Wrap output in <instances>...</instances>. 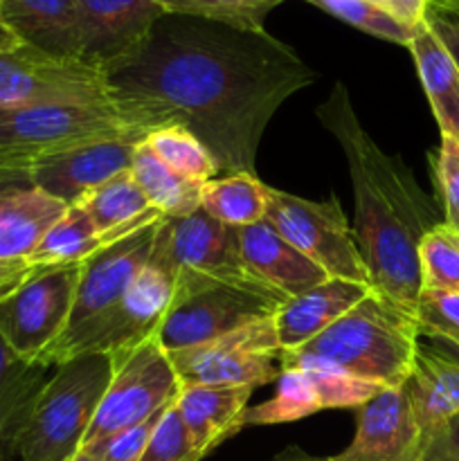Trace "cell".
Returning <instances> with one entry per match:
<instances>
[{
	"instance_id": "obj_5",
	"label": "cell",
	"mask_w": 459,
	"mask_h": 461,
	"mask_svg": "<svg viewBox=\"0 0 459 461\" xmlns=\"http://www.w3.org/2000/svg\"><path fill=\"white\" fill-rule=\"evenodd\" d=\"M176 279H178V268L156 237L147 266L140 270L124 297L106 313L63 333L45 363L61 365L86 354L112 356L117 351L133 349L148 338H156L169 311Z\"/></svg>"
},
{
	"instance_id": "obj_30",
	"label": "cell",
	"mask_w": 459,
	"mask_h": 461,
	"mask_svg": "<svg viewBox=\"0 0 459 461\" xmlns=\"http://www.w3.org/2000/svg\"><path fill=\"white\" fill-rule=\"evenodd\" d=\"M106 246H111V241L97 232L88 214L79 205H70L27 259L39 268L81 264Z\"/></svg>"
},
{
	"instance_id": "obj_25",
	"label": "cell",
	"mask_w": 459,
	"mask_h": 461,
	"mask_svg": "<svg viewBox=\"0 0 459 461\" xmlns=\"http://www.w3.org/2000/svg\"><path fill=\"white\" fill-rule=\"evenodd\" d=\"M423 435L459 417V365L418 342L412 376L405 383Z\"/></svg>"
},
{
	"instance_id": "obj_3",
	"label": "cell",
	"mask_w": 459,
	"mask_h": 461,
	"mask_svg": "<svg viewBox=\"0 0 459 461\" xmlns=\"http://www.w3.org/2000/svg\"><path fill=\"white\" fill-rule=\"evenodd\" d=\"M418 342L417 315L372 291L313 340L282 349V367H320L378 387H400L412 376Z\"/></svg>"
},
{
	"instance_id": "obj_6",
	"label": "cell",
	"mask_w": 459,
	"mask_h": 461,
	"mask_svg": "<svg viewBox=\"0 0 459 461\" xmlns=\"http://www.w3.org/2000/svg\"><path fill=\"white\" fill-rule=\"evenodd\" d=\"M284 302L273 293L178 270L174 297L156 338L166 354L189 349L273 318Z\"/></svg>"
},
{
	"instance_id": "obj_16",
	"label": "cell",
	"mask_w": 459,
	"mask_h": 461,
	"mask_svg": "<svg viewBox=\"0 0 459 461\" xmlns=\"http://www.w3.org/2000/svg\"><path fill=\"white\" fill-rule=\"evenodd\" d=\"M160 223L162 221L147 225V228L102 248L93 257L81 261L79 284H76L75 304H72L66 333L106 313L124 297V293L129 291V286L151 257Z\"/></svg>"
},
{
	"instance_id": "obj_11",
	"label": "cell",
	"mask_w": 459,
	"mask_h": 461,
	"mask_svg": "<svg viewBox=\"0 0 459 461\" xmlns=\"http://www.w3.org/2000/svg\"><path fill=\"white\" fill-rule=\"evenodd\" d=\"M144 140L112 106H30L0 111V149L39 160L43 156L104 142Z\"/></svg>"
},
{
	"instance_id": "obj_45",
	"label": "cell",
	"mask_w": 459,
	"mask_h": 461,
	"mask_svg": "<svg viewBox=\"0 0 459 461\" xmlns=\"http://www.w3.org/2000/svg\"><path fill=\"white\" fill-rule=\"evenodd\" d=\"M428 14H441L459 21V0H428Z\"/></svg>"
},
{
	"instance_id": "obj_27",
	"label": "cell",
	"mask_w": 459,
	"mask_h": 461,
	"mask_svg": "<svg viewBox=\"0 0 459 461\" xmlns=\"http://www.w3.org/2000/svg\"><path fill=\"white\" fill-rule=\"evenodd\" d=\"M52 372L54 365L22 358L0 336V455L9 450L32 401Z\"/></svg>"
},
{
	"instance_id": "obj_9",
	"label": "cell",
	"mask_w": 459,
	"mask_h": 461,
	"mask_svg": "<svg viewBox=\"0 0 459 461\" xmlns=\"http://www.w3.org/2000/svg\"><path fill=\"white\" fill-rule=\"evenodd\" d=\"M266 221L297 250L327 270L328 277L372 286L358 239L351 232L338 198L306 201L295 194L268 187Z\"/></svg>"
},
{
	"instance_id": "obj_39",
	"label": "cell",
	"mask_w": 459,
	"mask_h": 461,
	"mask_svg": "<svg viewBox=\"0 0 459 461\" xmlns=\"http://www.w3.org/2000/svg\"><path fill=\"white\" fill-rule=\"evenodd\" d=\"M421 461H459V417L448 419L423 435Z\"/></svg>"
},
{
	"instance_id": "obj_21",
	"label": "cell",
	"mask_w": 459,
	"mask_h": 461,
	"mask_svg": "<svg viewBox=\"0 0 459 461\" xmlns=\"http://www.w3.org/2000/svg\"><path fill=\"white\" fill-rule=\"evenodd\" d=\"M252 387L230 385H180L176 408L192 435L201 459L216 446L243 430Z\"/></svg>"
},
{
	"instance_id": "obj_22",
	"label": "cell",
	"mask_w": 459,
	"mask_h": 461,
	"mask_svg": "<svg viewBox=\"0 0 459 461\" xmlns=\"http://www.w3.org/2000/svg\"><path fill=\"white\" fill-rule=\"evenodd\" d=\"M0 12L22 45L79 59L76 0H0Z\"/></svg>"
},
{
	"instance_id": "obj_38",
	"label": "cell",
	"mask_w": 459,
	"mask_h": 461,
	"mask_svg": "<svg viewBox=\"0 0 459 461\" xmlns=\"http://www.w3.org/2000/svg\"><path fill=\"white\" fill-rule=\"evenodd\" d=\"M417 320L418 331L432 329L459 336V293H421Z\"/></svg>"
},
{
	"instance_id": "obj_43",
	"label": "cell",
	"mask_w": 459,
	"mask_h": 461,
	"mask_svg": "<svg viewBox=\"0 0 459 461\" xmlns=\"http://www.w3.org/2000/svg\"><path fill=\"white\" fill-rule=\"evenodd\" d=\"M30 169L32 167L0 165V205H3L7 198L34 187L30 178Z\"/></svg>"
},
{
	"instance_id": "obj_44",
	"label": "cell",
	"mask_w": 459,
	"mask_h": 461,
	"mask_svg": "<svg viewBox=\"0 0 459 461\" xmlns=\"http://www.w3.org/2000/svg\"><path fill=\"white\" fill-rule=\"evenodd\" d=\"M418 336H421L423 345L459 365V336H454V333L432 331V329H421Z\"/></svg>"
},
{
	"instance_id": "obj_40",
	"label": "cell",
	"mask_w": 459,
	"mask_h": 461,
	"mask_svg": "<svg viewBox=\"0 0 459 461\" xmlns=\"http://www.w3.org/2000/svg\"><path fill=\"white\" fill-rule=\"evenodd\" d=\"M43 268L32 264L30 259H9L0 261V302L7 300L9 295L18 291L21 286H25L36 273H40Z\"/></svg>"
},
{
	"instance_id": "obj_26",
	"label": "cell",
	"mask_w": 459,
	"mask_h": 461,
	"mask_svg": "<svg viewBox=\"0 0 459 461\" xmlns=\"http://www.w3.org/2000/svg\"><path fill=\"white\" fill-rule=\"evenodd\" d=\"M68 210L43 189L30 187L0 205V261L25 259Z\"/></svg>"
},
{
	"instance_id": "obj_24",
	"label": "cell",
	"mask_w": 459,
	"mask_h": 461,
	"mask_svg": "<svg viewBox=\"0 0 459 461\" xmlns=\"http://www.w3.org/2000/svg\"><path fill=\"white\" fill-rule=\"evenodd\" d=\"M408 50L412 52L418 79L430 102L441 135H450L459 124V70L446 45L423 21L414 30Z\"/></svg>"
},
{
	"instance_id": "obj_8",
	"label": "cell",
	"mask_w": 459,
	"mask_h": 461,
	"mask_svg": "<svg viewBox=\"0 0 459 461\" xmlns=\"http://www.w3.org/2000/svg\"><path fill=\"white\" fill-rule=\"evenodd\" d=\"M111 367V381L86 432L84 446L138 426L171 403L180 390L178 374L158 338L112 354Z\"/></svg>"
},
{
	"instance_id": "obj_28",
	"label": "cell",
	"mask_w": 459,
	"mask_h": 461,
	"mask_svg": "<svg viewBox=\"0 0 459 461\" xmlns=\"http://www.w3.org/2000/svg\"><path fill=\"white\" fill-rule=\"evenodd\" d=\"M130 174L153 207L165 219H180L201 210V183L183 178L171 171L147 142H140L130 158Z\"/></svg>"
},
{
	"instance_id": "obj_1",
	"label": "cell",
	"mask_w": 459,
	"mask_h": 461,
	"mask_svg": "<svg viewBox=\"0 0 459 461\" xmlns=\"http://www.w3.org/2000/svg\"><path fill=\"white\" fill-rule=\"evenodd\" d=\"M111 106L147 138L178 124L225 174H255L274 111L315 72L268 32L166 14L142 48L104 72Z\"/></svg>"
},
{
	"instance_id": "obj_17",
	"label": "cell",
	"mask_w": 459,
	"mask_h": 461,
	"mask_svg": "<svg viewBox=\"0 0 459 461\" xmlns=\"http://www.w3.org/2000/svg\"><path fill=\"white\" fill-rule=\"evenodd\" d=\"M423 430L408 387H385L358 408L351 444L333 461H421Z\"/></svg>"
},
{
	"instance_id": "obj_35",
	"label": "cell",
	"mask_w": 459,
	"mask_h": 461,
	"mask_svg": "<svg viewBox=\"0 0 459 461\" xmlns=\"http://www.w3.org/2000/svg\"><path fill=\"white\" fill-rule=\"evenodd\" d=\"M140 461H201L192 435L176 408V399L162 410Z\"/></svg>"
},
{
	"instance_id": "obj_13",
	"label": "cell",
	"mask_w": 459,
	"mask_h": 461,
	"mask_svg": "<svg viewBox=\"0 0 459 461\" xmlns=\"http://www.w3.org/2000/svg\"><path fill=\"white\" fill-rule=\"evenodd\" d=\"M158 241L165 246L166 255L171 257L178 270H192V273L205 275V277L284 297L261 284L246 268L241 248H238L237 228H230V225L212 219L202 210L189 216H180V219H162L160 228H158Z\"/></svg>"
},
{
	"instance_id": "obj_12",
	"label": "cell",
	"mask_w": 459,
	"mask_h": 461,
	"mask_svg": "<svg viewBox=\"0 0 459 461\" xmlns=\"http://www.w3.org/2000/svg\"><path fill=\"white\" fill-rule=\"evenodd\" d=\"M79 270L81 264L43 268L0 302V336L18 356L45 363L70 322Z\"/></svg>"
},
{
	"instance_id": "obj_29",
	"label": "cell",
	"mask_w": 459,
	"mask_h": 461,
	"mask_svg": "<svg viewBox=\"0 0 459 461\" xmlns=\"http://www.w3.org/2000/svg\"><path fill=\"white\" fill-rule=\"evenodd\" d=\"M268 185L255 174H225L202 185L201 210L230 228H248L266 221Z\"/></svg>"
},
{
	"instance_id": "obj_34",
	"label": "cell",
	"mask_w": 459,
	"mask_h": 461,
	"mask_svg": "<svg viewBox=\"0 0 459 461\" xmlns=\"http://www.w3.org/2000/svg\"><path fill=\"white\" fill-rule=\"evenodd\" d=\"M306 3L349 23L351 27L364 32V34H372L376 39L390 41V43L396 45H405V48L410 45L414 30H417V27L412 30L405 23H400L399 18L387 14L374 0H306Z\"/></svg>"
},
{
	"instance_id": "obj_4",
	"label": "cell",
	"mask_w": 459,
	"mask_h": 461,
	"mask_svg": "<svg viewBox=\"0 0 459 461\" xmlns=\"http://www.w3.org/2000/svg\"><path fill=\"white\" fill-rule=\"evenodd\" d=\"M111 356L86 354L54 365L9 444L18 461H70L81 450L111 381Z\"/></svg>"
},
{
	"instance_id": "obj_48",
	"label": "cell",
	"mask_w": 459,
	"mask_h": 461,
	"mask_svg": "<svg viewBox=\"0 0 459 461\" xmlns=\"http://www.w3.org/2000/svg\"><path fill=\"white\" fill-rule=\"evenodd\" d=\"M0 165H21V167H32L34 165V160L27 156H22V153H14V151H4V149H0Z\"/></svg>"
},
{
	"instance_id": "obj_10",
	"label": "cell",
	"mask_w": 459,
	"mask_h": 461,
	"mask_svg": "<svg viewBox=\"0 0 459 461\" xmlns=\"http://www.w3.org/2000/svg\"><path fill=\"white\" fill-rule=\"evenodd\" d=\"M180 385L261 387L282 376V347L274 320L266 318L189 349L171 351Z\"/></svg>"
},
{
	"instance_id": "obj_15",
	"label": "cell",
	"mask_w": 459,
	"mask_h": 461,
	"mask_svg": "<svg viewBox=\"0 0 459 461\" xmlns=\"http://www.w3.org/2000/svg\"><path fill=\"white\" fill-rule=\"evenodd\" d=\"M385 387L320 367H288L277 378V392L266 403L246 410L243 426H274L310 417L322 410L363 408Z\"/></svg>"
},
{
	"instance_id": "obj_51",
	"label": "cell",
	"mask_w": 459,
	"mask_h": 461,
	"mask_svg": "<svg viewBox=\"0 0 459 461\" xmlns=\"http://www.w3.org/2000/svg\"><path fill=\"white\" fill-rule=\"evenodd\" d=\"M0 461H3V459H0Z\"/></svg>"
},
{
	"instance_id": "obj_7",
	"label": "cell",
	"mask_w": 459,
	"mask_h": 461,
	"mask_svg": "<svg viewBox=\"0 0 459 461\" xmlns=\"http://www.w3.org/2000/svg\"><path fill=\"white\" fill-rule=\"evenodd\" d=\"M30 106H111L106 75L75 57L32 45L0 52V111Z\"/></svg>"
},
{
	"instance_id": "obj_42",
	"label": "cell",
	"mask_w": 459,
	"mask_h": 461,
	"mask_svg": "<svg viewBox=\"0 0 459 461\" xmlns=\"http://www.w3.org/2000/svg\"><path fill=\"white\" fill-rule=\"evenodd\" d=\"M426 23L428 27L435 32L436 39L446 45V50H448L450 57L454 59L459 70V21L441 16V14H426Z\"/></svg>"
},
{
	"instance_id": "obj_37",
	"label": "cell",
	"mask_w": 459,
	"mask_h": 461,
	"mask_svg": "<svg viewBox=\"0 0 459 461\" xmlns=\"http://www.w3.org/2000/svg\"><path fill=\"white\" fill-rule=\"evenodd\" d=\"M435 176L446 223L459 230V142L453 135H441L439 151L435 158Z\"/></svg>"
},
{
	"instance_id": "obj_50",
	"label": "cell",
	"mask_w": 459,
	"mask_h": 461,
	"mask_svg": "<svg viewBox=\"0 0 459 461\" xmlns=\"http://www.w3.org/2000/svg\"><path fill=\"white\" fill-rule=\"evenodd\" d=\"M454 140H457V142H459V135H457V138H454Z\"/></svg>"
},
{
	"instance_id": "obj_14",
	"label": "cell",
	"mask_w": 459,
	"mask_h": 461,
	"mask_svg": "<svg viewBox=\"0 0 459 461\" xmlns=\"http://www.w3.org/2000/svg\"><path fill=\"white\" fill-rule=\"evenodd\" d=\"M162 16L160 0H76L79 59L111 70L142 48Z\"/></svg>"
},
{
	"instance_id": "obj_36",
	"label": "cell",
	"mask_w": 459,
	"mask_h": 461,
	"mask_svg": "<svg viewBox=\"0 0 459 461\" xmlns=\"http://www.w3.org/2000/svg\"><path fill=\"white\" fill-rule=\"evenodd\" d=\"M162 410H158L153 417L144 419V421L138 423V426H130L126 428V430L115 432V435L102 437V439L93 441V444L84 446V448L102 461H140L144 448H147L148 439H151V432L153 428H156L158 419H160Z\"/></svg>"
},
{
	"instance_id": "obj_46",
	"label": "cell",
	"mask_w": 459,
	"mask_h": 461,
	"mask_svg": "<svg viewBox=\"0 0 459 461\" xmlns=\"http://www.w3.org/2000/svg\"><path fill=\"white\" fill-rule=\"evenodd\" d=\"M270 461H333V457H313V455L302 453L300 448H286Z\"/></svg>"
},
{
	"instance_id": "obj_49",
	"label": "cell",
	"mask_w": 459,
	"mask_h": 461,
	"mask_svg": "<svg viewBox=\"0 0 459 461\" xmlns=\"http://www.w3.org/2000/svg\"><path fill=\"white\" fill-rule=\"evenodd\" d=\"M70 461H102V459H97V457H94V455H90L88 450H86V448H81L79 453H76L75 457H72Z\"/></svg>"
},
{
	"instance_id": "obj_19",
	"label": "cell",
	"mask_w": 459,
	"mask_h": 461,
	"mask_svg": "<svg viewBox=\"0 0 459 461\" xmlns=\"http://www.w3.org/2000/svg\"><path fill=\"white\" fill-rule=\"evenodd\" d=\"M237 232L246 268L286 300L328 279L327 270L286 241L268 221L237 228Z\"/></svg>"
},
{
	"instance_id": "obj_23",
	"label": "cell",
	"mask_w": 459,
	"mask_h": 461,
	"mask_svg": "<svg viewBox=\"0 0 459 461\" xmlns=\"http://www.w3.org/2000/svg\"><path fill=\"white\" fill-rule=\"evenodd\" d=\"M75 205L88 214L97 232L111 243L165 219L144 196L130 169L84 194Z\"/></svg>"
},
{
	"instance_id": "obj_41",
	"label": "cell",
	"mask_w": 459,
	"mask_h": 461,
	"mask_svg": "<svg viewBox=\"0 0 459 461\" xmlns=\"http://www.w3.org/2000/svg\"><path fill=\"white\" fill-rule=\"evenodd\" d=\"M374 3L412 30L426 21L428 0H374Z\"/></svg>"
},
{
	"instance_id": "obj_47",
	"label": "cell",
	"mask_w": 459,
	"mask_h": 461,
	"mask_svg": "<svg viewBox=\"0 0 459 461\" xmlns=\"http://www.w3.org/2000/svg\"><path fill=\"white\" fill-rule=\"evenodd\" d=\"M18 45H22V43L12 34V30L4 25L3 12H0V52H3V50H14V48H18Z\"/></svg>"
},
{
	"instance_id": "obj_33",
	"label": "cell",
	"mask_w": 459,
	"mask_h": 461,
	"mask_svg": "<svg viewBox=\"0 0 459 461\" xmlns=\"http://www.w3.org/2000/svg\"><path fill=\"white\" fill-rule=\"evenodd\" d=\"M166 14L220 23L243 32H266L264 21L284 0H160Z\"/></svg>"
},
{
	"instance_id": "obj_2",
	"label": "cell",
	"mask_w": 459,
	"mask_h": 461,
	"mask_svg": "<svg viewBox=\"0 0 459 461\" xmlns=\"http://www.w3.org/2000/svg\"><path fill=\"white\" fill-rule=\"evenodd\" d=\"M318 117L346 158L356 198V239L372 288L417 315L421 297L418 241L436 225L430 205L412 174L364 131L340 81L318 108Z\"/></svg>"
},
{
	"instance_id": "obj_18",
	"label": "cell",
	"mask_w": 459,
	"mask_h": 461,
	"mask_svg": "<svg viewBox=\"0 0 459 461\" xmlns=\"http://www.w3.org/2000/svg\"><path fill=\"white\" fill-rule=\"evenodd\" d=\"M140 142L142 140L133 138L104 140L43 156L32 165V185L70 207L84 194L93 192L117 174L129 171L130 158Z\"/></svg>"
},
{
	"instance_id": "obj_32",
	"label": "cell",
	"mask_w": 459,
	"mask_h": 461,
	"mask_svg": "<svg viewBox=\"0 0 459 461\" xmlns=\"http://www.w3.org/2000/svg\"><path fill=\"white\" fill-rule=\"evenodd\" d=\"M421 293H459V230L446 221L418 241Z\"/></svg>"
},
{
	"instance_id": "obj_31",
	"label": "cell",
	"mask_w": 459,
	"mask_h": 461,
	"mask_svg": "<svg viewBox=\"0 0 459 461\" xmlns=\"http://www.w3.org/2000/svg\"><path fill=\"white\" fill-rule=\"evenodd\" d=\"M144 142L171 171L192 183L205 185L207 180L216 178V174L220 171L210 149L184 126H162V129L151 131Z\"/></svg>"
},
{
	"instance_id": "obj_20",
	"label": "cell",
	"mask_w": 459,
	"mask_h": 461,
	"mask_svg": "<svg viewBox=\"0 0 459 461\" xmlns=\"http://www.w3.org/2000/svg\"><path fill=\"white\" fill-rule=\"evenodd\" d=\"M372 291L374 288L367 284L328 277L327 282L309 288L302 295L288 297L273 315L279 347L284 351H292L306 345L315 336L327 331Z\"/></svg>"
}]
</instances>
